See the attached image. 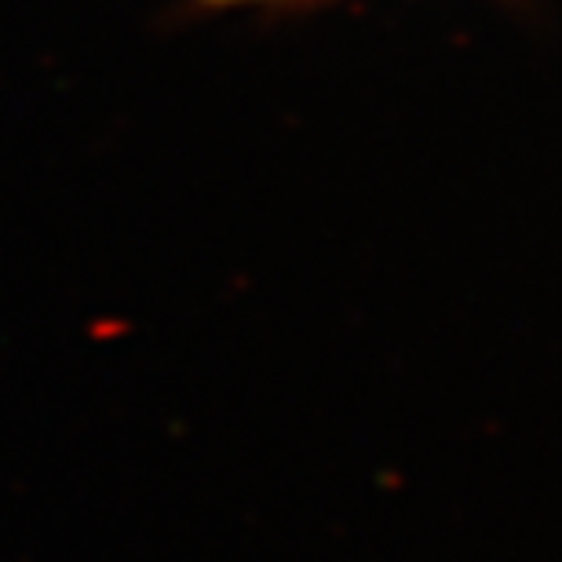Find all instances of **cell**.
<instances>
[{
	"label": "cell",
	"mask_w": 562,
	"mask_h": 562,
	"mask_svg": "<svg viewBox=\"0 0 562 562\" xmlns=\"http://www.w3.org/2000/svg\"><path fill=\"white\" fill-rule=\"evenodd\" d=\"M209 8H260V4H303V0H201Z\"/></svg>",
	"instance_id": "6da1fadb"
}]
</instances>
